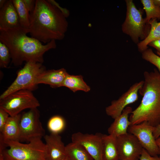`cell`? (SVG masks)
Listing matches in <instances>:
<instances>
[{
  "label": "cell",
  "instance_id": "30",
  "mask_svg": "<svg viewBox=\"0 0 160 160\" xmlns=\"http://www.w3.org/2000/svg\"><path fill=\"white\" fill-rule=\"evenodd\" d=\"M47 0L49 2L57 7L60 10L66 18H67L69 16V12L67 9L61 7L59 5V4L54 0Z\"/></svg>",
  "mask_w": 160,
  "mask_h": 160
},
{
  "label": "cell",
  "instance_id": "27",
  "mask_svg": "<svg viewBox=\"0 0 160 160\" xmlns=\"http://www.w3.org/2000/svg\"><path fill=\"white\" fill-rule=\"evenodd\" d=\"M9 116L7 112L0 108V132L2 131Z\"/></svg>",
  "mask_w": 160,
  "mask_h": 160
},
{
  "label": "cell",
  "instance_id": "24",
  "mask_svg": "<svg viewBox=\"0 0 160 160\" xmlns=\"http://www.w3.org/2000/svg\"><path fill=\"white\" fill-rule=\"evenodd\" d=\"M65 125L64 119L58 115L54 116L49 120L48 128L51 133L59 134L64 129Z\"/></svg>",
  "mask_w": 160,
  "mask_h": 160
},
{
  "label": "cell",
  "instance_id": "12",
  "mask_svg": "<svg viewBox=\"0 0 160 160\" xmlns=\"http://www.w3.org/2000/svg\"><path fill=\"white\" fill-rule=\"evenodd\" d=\"M102 135L76 132L72 135V142L82 146L94 160H102Z\"/></svg>",
  "mask_w": 160,
  "mask_h": 160
},
{
  "label": "cell",
  "instance_id": "20",
  "mask_svg": "<svg viewBox=\"0 0 160 160\" xmlns=\"http://www.w3.org/2000/svg\"><path fill=\"white\" fill-rule=\"evenodd\" d=\"M63 86L68 88L74 92L79 90L87 92L90 90V87L84 81L81 75H71L68 73L64 80Z\"/></svg>",
  "mask_w": 160,
  "mask_h": 160
},
{
  "label": "cell",
  "instance_id": "16",
  "mask_svg": "<svg viewBox=\"0 0 160 160\" xmlns=\"http://www.w3.org/2000/svg\"><path fill=\"white\" fill-rule=\"evenodd\" d=\"M68 73L64 68L59 69L45 70L38 76L37 85L43 84L49 85L52 88L63 87V84Z\"/></svg>",
  "mask_w": 160,
  "mask_h": 160
},
{
  "label": "cell",
  "instance_id": "2",
  "mask_svg": "<svg viewBox=\"0 0 160 160\" xmlns=\"http://www.w3.org/2000/svg\"><path fill=\"white\" fill-rule=\"evenodd\" d=\"M28 30L20 26L0 30V41L8 48L11 63L15 66L33 61L42 63L43 56L49 50L56 47L55 40L43 44L38 40L27 36Z\"/></svg>",
  "mask_w": 160,
  "mask_h": 160
},
{
  "label": "cell",
  "instance_id": "6",
  "mask_svg": "<svg viewBox=\"0 0 160 160\" xmlns=\"http://www.w3.org/2000/svg\"><path fill=\"white\" fill-rule=\"evenodd\" d=\"M42 63L33 61L25 62L23 67L18 71L14 81L1 95L0 100L10 94L21 90L32 91L36 89V80L39 76L45 71Z\"/></svg>",
  "mask_w": 160,
  "mask_h": 160
},
{
  "label": "cell",
  "instance_id": "13",
  "mask_svg": "<svg viewBox=\"0 0 160 160\" xmlns=\"http://www.w3.org/2000/svg\"><path fill=\"white\" fill-rule=\"evenodd\" d=\"M45 142L46 160H65L67 159L65 146L59 134L51 133L44 137Z\"/></svg>",
  "mask_w": 160,
  "mask_h": 160
},
{
  "label": "cell",
  "instance_id": "19",
  "mask_svg": "<svg viewBox=\"0 0 160 160\" xmlns=\"http://www.w3.org/2000/svg\"><path fill=\"white\" fill-rule=\"evenodd\" d=\"M67 159L68 160H94L81 145L72 142L65 146Z\"/></svg>",
  "mask_w": 160,
  "mask_h": 160
},
{
  "label": "cell",
  "instance_id": "34",
  "mask_svg": "<svg viewBox=\"0 0 160 160\" xmlns=\"http://www.w3.org/2000/svg\"><path fill=\"white\" fill-rule=\"evenodd\" d=\"M154 4L157 6L160 7V0H153Z\"/></svg>",
  "mask_w": 160,
  "mask_h": 160
},
{
  "label": "cell",
  "instance_id": "31",
  "mask_svg": "<svg viewBox=\"0 0 160 160\" xmlns=\"http://www.w3.org/2000/svg\"><path fill=\"white\" fill-rule=\"evenodd\" d=\"M155 48L157 50V54L160 56V39L152 41L148 45Z\"/></svg>",
  "mask_w": 160,
  "mask_h": 160
},
{
  "label": "cell",
  "instance_id": "8",
  "mask_svg": "<svg viewBox=\"0 0 160 160\" xmlns=\"http://www.w3.org/2000/svg\"><path fill=\"white\" fill-rule=\"evenodd\" d=\"M20 128L19 141L29 142L44 136L45 130L40 121L37 108L30 109L21 114Z\"/></svg>",
  "mask_w": 160,
  "mask_h": 160
},
{
  "label": "cell",
  "instance_id": "14",
  "mask_svg": "<svg viewBox=\"0 0 160 160\" xmlns=\"http://www.w3.org/2000/svg\"><path fill=\"white\" fill-rule=\"evenodd\" d=\"M0 9V30L20 26L18 16L12 0H7Z\"/></svg>",
  "mask_w": 160,
  "mask_h": 160
},
{
  "label": "cell",
  "instance_id": "37",
  "mask_svg": "<svg viewBox=\"0 0 160 160\" xmlns=\"http://www.w3.org/2000/svg\"><path fill=\"white\" fill-rule=\"evenodd\" d=\"M65 160H68V159H66Z\"/></svg>",
  "mask_w": 160,
  "mask_h": 160
},
{
  "label": "cell",
  "instance_id": "11",
  "mask_svg": "<svg viewBox=\"0 0 160 160\" xmlns=\"http://www.w3.org/2000/svg\"><path fill=\"white\" fill-rule=\"evenodd\" d=\"M119 160H138L143 148L134 135L127 133L117 137Z\"/></svg>",
  "mask_w": 160,
  "mask_h": 160
},
{
  "label": "cell",
  "instance_id": "21",
  "mask_svg": "<svg viewBox=\"0 0 160 160\" xmlns=\"http://www.w3.org/2000/svg\"><path fill=\"white\" fill-rule=\"evenodd\" d=\"M149 23L151 26L149 34L145 39L137 44L138 50L141 53L148 48V46L149 43L160 39V22L153 19L150 20Z\"/></svg>",
  "mask_w": 160,
  "mask_h": 160
},
{
  "label": "cell",
  "instance_id": "7",
  "mask_svg": "<svg viewBox=\"0 0 160 160\" xmlns=\"http://www.w3.org/2000/svg\"><path fill=\"white\" fill-rule=\"evenodd\" d=\"M40 103L31 91L19 90L0 100V108L7 112L10 116L20 114L26 109L37 108Z\"/></svg>",
  "mask_w": 160,
  "mask_h": 160
},
{
  "label": "cell",
  "instance_id": "32",
  "mask_svg": "<svg viewBox=\"0 0 160 160\" xmlns=\"http://www.w3.org/2000/svg\"><path fill=\"white\" fill-rule=\"evenodd\" d=\"M153 135L156 139L160 136V124L155 127Z\"/></svg>",
  "mask_w": 160,
  "mask_h": 160
},
{
  "label": "cell",
  "instance_id": "15",
  "mask_svg": "<svg viewBox=\"0 0 160 160\" xmlns=\"http://www.w3.org/2000/svg\"><path fill=\"white\" fill-rule=\"evenodd\" d=\"M132 111V107L128 106L119 116L114 119L108 129V135L117 137L128 133V128L131 125L129 115Z\"/></svg>",
  "mask_w": 160,
  "mask_h": 160
},
{
  "label": "cell",
  "instance_id": "26",
  "mask_svg": "<svg viewBox=\"0 0 160 160\" xmlns=\"http://www.w3.org/2000/svg\"><path fill=\"white\" fill-rule=\"evenodd\" d=\"M11 60V56L8 48L5 44L0 41V68H7Z\"/></svg>",
  "mask_w": 160,
  "mask_h": 160
},
{
  "label": "cell",
  "instance_id": "36",
  "mask_svg": "<svg viewBox=\"0 0 160 160\" xmlns=\"http://www.w3.org/2000/svg\"><path fill=\"white\" fill-rule=\"evenodd\" d=\"M0 160H4L3 154L1 152H0Z\"/></svg>",
  "mask_w": 160,
  "mask_h": 160
},
{
  "label": "cell",
  "instance_id": "4",
  "mask_svg": "<svg viewBox=\"0 0 160 160\" xmlns=\"http://www.w3.org/2000/svg\"><path fill=\"white\" fill-rule=\"evenodd\" d=\"M3 140L6 148L0 152L4 160H46V145L41 138L33 139L27 144Z\"/></svg>",
  "mask_w": 160,
  "mask_h": 160
},
{
  "label": "cell",
  "instance_id": "17",
  "mask_svg": "<svg viewBox=\"0 0 160 160\" xmlns=\"http://www.w3.org/2000/svg\"><path fill=\"white\" fill-rule=\"evenodd\" d=\"M21 116L20 113L14 116H9L0 132V138L4 141H19Z\"/></svg>",
  "mask_w": 160,
  "mask_h": 160
},
{
  "label": "cell",
  "instance_id": "23",
  "mask_svg": "<svg viewBox=\"0 0 160 160\" xmlns=\"http://www.w3.org/2000/svg\"><path fill=\"white\" fill-rule=\"evenodd\" d=\"M140 1L145 12V18L148 22L152 20H160V7L155 5L153 0H141Z\"/></svg>",
  "mask_w": 160,
  "mask_h": 160
},
{
  "label": "cell",
  "instance_id": "22",
  "mask_svg": "<svg viewBox=\"0 0 160 160\" xmlns=\"http://www.w3.org/2000/svg\"><path fill=\"white\" fill-rule=\"evenodd\" d=\"M17 12L20 26L28 30L30 25V13L23 0H12Z\"/></svg>",
  "mask_w": 160,
  "mask_h": 160
},
{
  "label": "cell",
  "instance_id": "3",
  "mask_svg": "<svg viewBox=\"0 0 160 160\" xmlns=\"http://www.w3.org/2000/svg\"><path fill=\"white\" fill-rule=\"evenodd\" d=\"M143 76L139 91L142 98L129 119L131 125L146 122L155 127L160 124V72L155 68L152 71H145Z\"/></svg>",
  "mask_w": 160,
  "mask_h": 160
},
{
  "label": "cell",
  "instance_id": "29",
  "mask_svg": "<svg viewBox=\"0 0 160 160\" xmlns=\"http://www.w3.org/2000/svg\"><path fill=\"white\" fill-rule=\"evenodd\" d=\"M25 6L30 13L32 12L34 9L36 0H23Z\"/></svg>",
  "mask_w": 160,
  "mask_h": 160
},
{
  "label": "cell",
  "instance_id": "25",
  "mask_svg": "<svg viewBox=\"0 0 160 160\" xmlns=\"http://www.w3.org/2000/svg\"><path fill=\"white\" fill-rule=\"evenodd\" d=\"M141 53L142 58L155 66L160 72V56L154 53L150 48H148Z\"/></svg>",
  "mask_w": 160,
  "mask_h": 160
},
{
  "label": "cell",
  "instance_id": "10",
  "mask_svg": "<svg viewBox=\"0 0 160 160\" xmlns=\"http://www.w3.org/2000/svg\"><path fill=\"white\" fill-rule=\"evenodd\" d=\"M143 83V80L136 82L118 100L112 101L105 108L106 114L113 119L119 116L128 105L138 100V93Z\"/></svg>",
  "mask_w": 160,
  "mask_h": 160
},
{
  "label": "cell",
  "instance_id": "18",
  "mask_svg": "<svg viewBox=\"0 0 160 160\" xmlns=\"http://www.w3.org/2000/svg\"><path fill=\"white\" fill-rule=\"evenodd\" d=\"M102 160H119L117 137L102 135Z\"/></svg>",
  "mask_w": 160,
  "mask_h": 160
},
{
  "label": "cell",
  "instance_id": "28",
  "mask_svg": "<svg viewBox=\"0 0 160 160\" xmlns=\"http://www.w3.org/2000/svg\"><path fill=\"white\" fill-rule=\"evenodd\" d=\"M138 160H160V157L159 156H151L143 148Z\"/></svg>",
  "mask_w": 160,
  "mask_h": 160
},
{
  "label": "cell",
  "instance_id": "33",
  "mask_svg": "<svg viewBox=\"0 0 160 160\" xmlns=\"http://www.w3.org/2000/svg\"><path fill=\"white\" fill-rule=\"evenodd\" d=\"M156 142L159 151V156L160 157V136L156 139Z\"/></svg>",
  "mask_w": 160,
  "mask_h": 160
},
{
  "label": "cell",
  "instance_id": "5",
  "mask_svg": "<svg viewBox=\"0 0 160 160\" xmlns=\"http://www.w3.org/2000/svg\"><path fill=\"white\" fill-rule=\"evenodd\" d=\"M127 7L126 17L122 24V32L129 36L135 44L139 39H145L150 32L151 26L143 17V9H137L132 0L125 1Z\"/></svg>",
  "mask_w": 160,
  "mask_h": 160
},
{
  "label": "cell",
  "instance_id": "9",
  "mask_svg": "<svg viewBox=\"0 0 160 160\" xmlns=\"http://www.w3.org/2000/svg\"><path fill=\"white\" fill-rule=\"evenodd\" d=\"M155 127L146 122L131 125L128 128V132L137 138L143 148L151 155L159 156V151L153 132Z\"/></svg>",
  "mask_w": 160,
  "mask_h": 160
},
{
  "label": "cell",
  "instance_id": "1",
  "mask_svg": "<svg viewBox=\"0 0 160 160\" xmlns=\"http://www.w3.org/2000/svg\"><path fill=\"white\" fill-rule=\"evenodd\" d=\"M66 18L47 0H36L34 9L30 13L28 33L45 44L52 40H62L68 28Z\"/></svg>",
  "mask_w": 160,
  "mask_h": 160
},
{
  "label": "cell",
  "instance_id": "35",
  "mask_svg": "<svg viewBox=\"0 0 160 160\" xmlns=\"http://www.w3.org/2000/svg\"><path fill=\"white\" fill-rule=\"evenodd\" d=\"M7 1V0H0V9L4 6Z\"/></svg>",
  "mask_w": 160,
  "mask_h": 160
}]
</instances>
